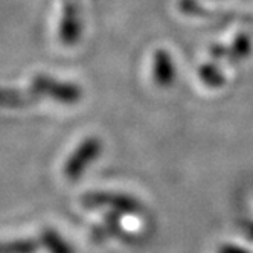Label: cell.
Here are the masks:
<instances>
[{"label": "cell", "instance_id": "cell-1", "mask_svg": "<svg viewBox=\"0 0 253 253\" xmlns=\"http://www.w3.org/2000/svg\"><path fill=\"white\" fill-rule=\"evenodd\" d=\"M101 151H102L101 139L87 137L74 151V154L67 159L66 165H64V175L69 180H77L85 171V168L92 164L95 159L99 157Z\"/></svg>", "mask_w": 253, "mask_h": 253}, {"label": "cell", "instance_id": "cell-2", "mask_svg": "<svg viewBox=\"0 0 253 253\" xmlns=\"http://www.w3.org/2000/svg\"><path fill=\"white\" fill-rule=\"evenodd\" d=\"M81 0H61L58 37L64 46H74L81 37Z\"/></svg>", "mask_w": 253, "mask_h": 253}, {"label": "cell", "instance_id": "cell-3", "mask_svg": "<svg viewBox=\"0 0 253 253\" xmlns=\"http://www.w3.org/2000/svg\"><path fill=\"white\" fill-rule=\"evenodd\" d=\"M34 92L49 95L53 99L61 101V102H77L81 99V88L75 84L69 83H58L53 78L47 77H37L32 83Z\"/></svg>", "mask_w": 253, "mask_h": 253}, {"label": "cell", "instance_id": "cell-4", "mask_svg": "<svg viewBox=\"0 0 253 253\" xmlns=\"http://www.w3.org/2000/svg\"><path fill=\"white\" fill-rule=\"evenodd\" d=\"M85 205H98V206H112L122 212H139L140 205L133 198L121 195V194H88L84 197Z\"/></svg>", "mask_w": 253, "mask_h": 253}, {"label": "cell", "instance_id": "cell-5", "mask_svg": "<svg viewBox=\"0 0 253 253\" xmlns=\"http://www.w3.org/2000/svg\"><path fill=\"white\" fill-rule=\"evenodd\" d=\"M153 72H154V81L160 87L171 85L174 81V64L169 57V53L164 49H159L154 52V61H153Z\"/></svg>", "mask_w": 253, "mask_h": 253}, {"label": "cell", "instance_id": "cell-6", "mask_svg": "<svg viewBox=\"0 0 253 253\" xmlns=\"http://www.w3.org/2000/svg\"><path fill=\"white\" fill-rule=\"evenodd\" d=\"M40 241L46 249H49L50 253H74L69 244L64 243L60 235L53 230H44L40 237Z\"/></svg>", "mask_w": 253, "mask_h": 253}, {"label": "cell", "instance_id": "cell-7", "mask_svg": "<svg viewBox=\"0 0 253 253\" xmlns=\"http://www.w3.org/2000/svg\"><path fill=\"white\" fill-rule=\"evenodd\" d=\"M42 243L35 240H19L11 243H0V253H37Z\"/></svg>", "mask_w": 253, "mask_h": 253}]
</instances>
